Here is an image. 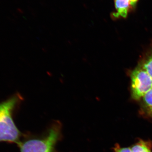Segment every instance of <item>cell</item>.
I'll list each match as a JSON object with an SVG mask.
<instances>
[{
    "label": "cell",
    "mask_w": 152,
    "mask_h": 152,
    "mask_svg": "<svg viewBox=\"0 0 152 152\" xmlns=\"http://www.w3.org/2000/svg\"><path fill=\"white\" fill-rule=\"evenodd\" d=\"M131 79L132 96L135 99L143 97L152 89V78L140 66L133 71Z\"/></svg>",
    "instance_id": "3"
},
{
    "label": "cell",
    "mask_w": 152,
    "mask_h": 152,
    "mask_svg": "<svg viewBox=\"0 0 152 152\" xmlns=\"http://www.w3.org/2000/svg\"><path fill=\"white\" fill-rule=\"evenodd\" d=\"M22 99L20 95L17 94L0 103V142L21 143V133L15 124L12 114Z\"/></svg>",
    "instance_id": "1"
},
{
    "label": "cell",
    "mask_w": 152,
    "mask_h": 152,
    "mask_svg": "<svg viewBox=\"0 0 152 152\" xmlns=\"http://www.w3.org/2000/svg\"><path fill=\"white\" fill-rule=\"evenodd\" d=\"M115 152H133L130 148H121L119 145H116L115 147Z\"/></svg>",
    "instance_id": "8"
},
{
    "label": "cell",
    "mask_w": 152,
    "mask_h": 152,
    "mask_svg": "<svg viewBox=\"0 0 152 152\" xmlns=\"http://www.w3.org/2000/svg\"><path fill=\"white\" fill-rule=\"evenodd\" d=\"M150 145L147 142L142 140L133 146L131 150L133 152H151Z\"/></svg>",
    "instance_id": "6"
},
{
    "label": "cell",
    "mask_w": 152,
    "mask_h": 152,
    "mask_svg": "<svg viewBox=\"0 0 152 152\" xmlns=\"http://www.w3.org/2000/svg\"><path fill=\"white\" fill-rule=\"evenodd\" d=\"M61 128L54 125L45 137L41 139H31L20 146L21 152H54V148L59 138Z\"/></svg>",
    "instance_id": "2"
},
{
    "label": "cell",
    "mask_w": 152,
    "mask_h": 152,
    "mask_svg": "<svg viewBox=\"0 0 152 152\" xmlns=\"http://www.w3.org/2000/svg\"><path fill=\"white\" fill-rule=\"evenodd\" d=\"M140 66L152 78V48Z\"/></svg>",
    "instance_id": "5"
},
{
    "label": "cell",
    "mask_w": 152,
    "mask_h": 152,
    "mask_svg": "<svg viewBox=\"0 0 152 152\" xmlns=\"http://www.w3.org/2000/svg\"><path fill=\"white\" fill-rule=\"evenodd\" d=\"M138 0H115V12L113 14L115 18H125L130 11L134 8Z\"/></svg>",
    "instance_id": "4"
},
{
    "label": "cell",
    "mask_w": 152,
    "mask_h": 152,
    "mask_svg": "<svg viewBox=\"0 0 152 152\" xmlns=\"http://www.w3.org/2000/svg\"><path fill=\"white\" fill-rule=\"evenodd\" d=\"M143 99L146 106L152 112V89L144 96Z\"/></svg>",
    "instance_id": "7"
}]
</instances>
